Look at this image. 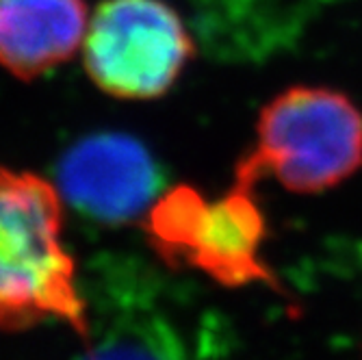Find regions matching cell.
<instances>
[{"instance_id": "cell-1", "label": "cell", "mask_w": 362, "mask_h": 360, "mask_svg": "<svg viewBox=\"0 0 362 360\" xmlns=\"http://www.w3.org/2000/svg\"><path fill=\"white\" fill-rule=\"evenodd\" d=\"M48 319L89 337L87 302L61 243V200L44 178L0 168V330Z\"/></svg>"}, {"instance_id": "cell-2", "label": "cell", "mask_w": 362, "mask_h": 360, "mask_svg": "<svg viewBox=\"0 0 362 360\" xmlns=\"http://www.w3.org/2000/svg\"><path fill=\"white\" fill-rule=\"evenodd\" d=\"M362 168V113L330 87L298 85L262 107L256 148L237 168V182L254 187L274 174L295 193H321Z\"/></svg>"}, {"instance_id": "cell-3", "label": "cell", "mask_w": 362, "mask_h": 360, "mask_svg": "<svg viewBox=\"0 0 362 360\" xmlns=\"http://www.w3.org/2000/svg\"><path fill=\"white\" fill-rule=\"evenodd\" d=\"M195 52L178 11L163 0H105L89 18V79L122 100H152L178 81Z\"/></svg>"}, {"instance_id": "cell-4", "label": "cell", "mask_w": 362, "mask_h": 360, "mask_svg": "<svg viewBox=\"0 0 362 360\" xmlns=\"http://www.w3.org/2000/svg\"><path fill=\"white\" fill-rule=\"evenodd\" d=\"M59 189L85 217L124 226L158 200L163 174L150 150L122 133L89 135L68 148L57 166Z\"/></svg>"}, {"instance_id": "cell-5", "label": "cell", "mask_w": 362, "mask_h": 360, "mask_svg": "<svg viewBox=\"0 0 362 360\" xmlns=\"http://www.w3.org/2000/svg\"><path fill=\"white\" fill-rule=\"evenodd\" d=\"M252 189L235 185L226 198L204 202L187 241L182 265L204 272L226 286L269 282L274 278L260 260L265 217Z\"/></svg>"}, {"instance_id": "cell-6", "label": "cell", "mask_w": 362, "mask_h": 360, "mask_svg": "<svg viewBox=\"0 0 362 360\" xmlns=\"http://www.w3.org/2000/svg\"><path fill=\"white\" fill-rule=\"evenodd\" d=\"M95 321L89 319V345L76 360H187L170 321L144 296L137 280L105 284L95 278L91 293Z\"/></svg>"}, {"instance_id": "cell-7", "label": "cell", "mask_w": 362, "mask_h": 360, "mask_svg": "<svg viewBox=\"0 0 362 360\" xmlns=\"http://www.w3.org/2000/svg\"><path fill=\"white\" fill-rule=\"evenodd\" d=\"M89 24L85 0H0V65L33 81L74 57Z\"/></svg>"}]
</instances>
